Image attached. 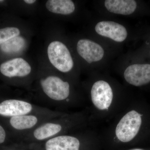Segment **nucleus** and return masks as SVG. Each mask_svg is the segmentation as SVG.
Masks as SVG:
<instances>
[{"instance_id": "nucleus-1", "label": "nucleus", "mask_w": 150, "mask_h": 150, "mask_svg": "<svg viewBox=\"0 0 150 150\" xmlns=\"http://www.w3.org/2000/svg\"><path fill=\"white\" fill-rule=\"evenodd\" d=\"M42 90L46 96L57 105L67 99L70 95V85L56 76H50L40 81Z\"/></svg>"}, {"instance_id": "nucleus-2", "label": "nucleus", "mask_w": 150, "mask_h": 150, "mask_svg": "<svg viewBox=\"0 0 150 150\" xmlns=\"http://www.w3.org/2000/svg\"><path fill=\"white\" fill-rule=\"evenodd\" d=\"M142 123L141 114L131 110L121 118L115 129L116 137L121 142H128L135 138Z\"/></svg>"}, {"instance_id": "nucleus-3", "label": "nucleus", "mask_w": 150, "mask_h": 150, "mask_svg": "<svg viewBox=\"0 0 150 150\" xmlns=\"http://www.w3.org/2000/svg\"><path fill=\"white\" fill-rule=\"evenodd\" d=\"M48 59L56 69L63 73L70 71L74 67V61L66 45L60 41L51 42L48 46Z\"/></svg>"}, {"instance_id": "nucleus-4", "label": "nucleus", "mask_w": 150, "mask_h": 150, "mask_svg": "<svg viewBox=\"0 0 150 150\" xmlns=\"http://www.w3.org/2000/svg\"><path fill=\"white\" fill-rule=\"evenodd\" d=\"M91 96L93 103L97 108L100 110H106L112 103L113 92L107 82L98 81L92 87Z\"/></svg>"}, {"instance_id": "nucleus-5", "label": "nucleus", "mask_w": 150, "mask_h": 150, "mask_svg": "<svg viewBox=\"0 0 150 150\" xmlns=\"http://www.w3.org/2000/svg\"><path fill=\"white\" fill-rule=\"evenodd\" d=\"M35 106L24 100L9 99L0 103V115L11 118L19 115L35 113Z\"/></svg>"}, {"instance_id": "nucleus-6", "label": "nucleus", "mask_w": 150, "mask_h": 150, "mask_svg": "<svg viewBox=\"0 0 150 150\" xmlns=\"http://www.w3.org/2000/svg\"><path fill=\"white\" fill-rule=\"evenodd\" d=\"M124 77L128 83L140 86L150 82V64H136L126 68Z\"/></svg>"}, {"instance_id": "nucleus-7", "label": "nucleus", "mask_w": 150, "mask_h": 150, "mask_svg": "<svg viewBox=\"0 0 150 150\" xmlns=\"http://www.w3.org/2000/svg\"><path fill=\"white\" fill-rule=\"evenodd\" d=\"M95 30L99 35L118 42H123L128 35L124 26L113 21L100 22L96 25Z\"/></svg>"}, {"instance_id": "nucleus-8", "label": "nucleus", "mask_w": 150, "mask_h": 150, "mask_svg": "<svg viewBox=\"0 0 150 150\" xmlns=\"http://www.w3.org/2000/svg\"><path fill=\"white\" fill-rule=\"evenodd\" d=\"M78 54L89 64L100 61L104 51L100 45L88 39H81L77 44Z\"/></svg>"}, {"instance_id": "nucleus-9", "label": "nucleus", "mask_w": 150, "mask_h": 150, "mask_svg": "<svg viewBox=\"0 0 150 150\" xmlns=\"http://www.w3.org/2000/svg\"><path fill=\"white\" fill-rule=\"evenodd\" d=\"M31 71L30 65L22 58H16L3 63L0 66V71L9 78L24 77L30 74Z\"/></svg>"}, {"instance_id": "nucleus-10", "label": "nucleus", "mask_w": 150, "mask_h": 150, "mask_svg": "<svg viewBox=\"0 0 150 150\" xmlns=\"http://www.w3.org/2000/svg\"><path fill=\"white\" fill-rule=\"evenodd\" d=\"M63 129V126L56 120L44 122L31 130L29 137H32L38 141L48 140L59 136Z\"/></svg>"}, {"instance_id": "nucleus-11", "label": "nucleus", "mask_w": 150, "mask_h": 150, "mask_svg": "<svg viewBox=\"0 0 150 150\" xmlns=\"http://www.w3.org/2000/svg\"><path fill=\"white\" fill-rule=\"evenodd\" d=\"M43 115L35 113L19 115L11 117L10 119L11 126L18 131H24L33 130L41 123H44Z\"/></svg>"}, {"instance_id": "nucleus-12", "label": "nucleus", "mask_w": 150, "mask_h": 150, "mask_svg": "<svg viewBox=\"0 0 150 150\" xmlns=\"http://www.w3.org/2000/svg\"><path fill=\"white\" fill-rule=\"evenodd\" d=\"M80 142L77 138L68 135H59L46 141V150H79Z\"/></svg>"}, {"instance_id": "nucleus-13", "label": "nucleus", "mask_w": 150, "mask_h": 150, "mask_svg": "<svg viewBox=\"0 0 150 150\" xmlns=\"http://www.w3.org/2000/svg\"><path fill=\"white\" fill-rule=\"evenodd\" d=\"M104 5L110 12L123 15L133 13L137 8V3L134 0H106Z\"/></svg>"}, {"instance_id": "nucleus-14", "label": "nucleus", "mask_w": 150, "mask_h": 150, "mask_svg": "<svg viewBox=\"0 0 150 150\" xmlns=\"http://www.w3.org/2000/svg\"><path fill=\"white\" fill-rule=\"evenodd\" d=\"M46 7L51 12L63 15L70 14L75 9L74 4L71 0H48Z\"/></svg>"}, {"instance_id": "nucleus-15", "label": "nucleus", "mask_w": 150, "mask_h": 150, "mask_svg": "<svg viewBox=\"0 0 150 150\" xmlns=\"http://www.w3.org/2000/svg\"><path fill=\"white\" fill-rule=\"evenodd\" d=\"M25 45V41L24 38L18 36L2 44L1 49L4 53L12 54L21 51L24 48Z\"/></svg>"}, {"instance_id": "nucleus-16", "label": "nucleus", "mask_w": 150, "mask_h": 150, "mask_svg": "<svg viewBox=\"0 0 150 150\" xmlns=\"http://www.w3.org/2000/svg\"><path fill=\"white\" fill-rule=\"evenodd\" d=\"M20 34L18 28L16 27H7L0 29V45L5 43L8 40Z\"/></svg>"}, {"instance_id": "nucleus-17", "label": "nucleus", "mask_w": 150, "mask_h": 150, "mask_svg": "<svg viewBox=\"0 0 150 150\" xmlns=\"http://www.w3.org/2000/svg\"><path fill=\"white\" fill-rule=\"evenodd\" d=\"M6 132L4 128L0 125V144H2L5 141Z\"/></svg>"}, {"instance_id": "nucleus-18", "label": "nucleus", "mask_w": 150, "mask_h": 150, "mask_svg": "<svg viewBox=\"0 0 150 150\" xmlns=\"http://www.w3.org/2000/svg\"><path fill=\"white\" fill-rule=\"evenodd\" d=\"M24 1L26 4H32L35 3L36 1H35V0H25Z\"/></svg>"}, {"instance_id": "nucleus-19", "label": "nucleus", "mask_w": 150, "mask_h": 150, "mask_svg": "<svg viewBox=\"0 0 150 150\" xmlns=\"http://www.w3.org/2000/svg\"><path fill=\"white\" fill-rule=\"evenodd\" d=\"M131 150H143L142 149H132Z\"/></svg>"}, {"instance_id": "nucleus-20", "label": "nucleus", "mask_w": 150, "mask_h": 150, "mask_svg": "<svg viewBox=\"0 0 150 150\" xmlns=\"http://www.w3.org/2000/svg\"><path fill=\"white\" fill-rule=\"evenodd\" d=\"M3 1H0V2H3Z\"/></svg>"}]
</instances>
